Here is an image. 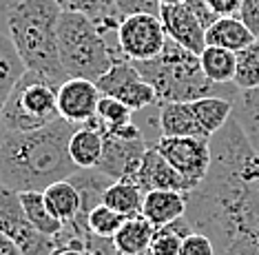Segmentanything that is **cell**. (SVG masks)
I'll list each match as a JSON object with an SVG mask.
<instances>
[{
    "label": "cell",
    "instance_id": "cell-17",
    "mask_svg": "<svg viewBox=\"0 0 259 255\" xmlns=\"http://www.w3.org/2000/svg\"><path fill=\"white\" fill-rule=\"evenodd\" d=\"M62 11H78L91 18L104 35H115L122 16L115 7V0H56Z\"/></svg>",
    "mask_w": 259,
    "mask_h": 255
},
{
    "label": "cell",
    "instance_id": "cell-3",
    "mask_svg": "<svg viewBox=\"0 0 259 255\" xmlns=\"http://www.w3.org/2000/svg\"><path fill=\"white\" fill-rule=\"evenodd\" d=\"M62 9L56 0H16L5 9V25L27 71L42 76L56 89L69 80L58 51Z\"/></svg>",
    "mask_w": 259,
    "mask_h": 255
},
{
    "label": "cell",
    "instance_id": "cell-31",
    "mask_svg": "<svg viewBox=\"0 0 259 255\" xmlns=\"http://www.w3.org/2000/svg\"><path fill=\"white\" fill-rule=\"evenodd\" d=\"M126 217L122 213H117L113 209H109L107 204L100 202L96 209L89 213V231L93 235H100V238H111L120 231V227L124 224Z\"/></svg>",
    "mask_w": 259,
    "mask_h": 255
},
{
    "label": "cell",
    "instance_id": "cell-37",
    "mask_svg": "<svg viewBox=\"0 0 259 255\" xmlns=\"http://www.w3.org/2000/svg\"><path fill=\"white\" fill-rule=\"evenodd\" d=\"M0 255H20L18 246H16L5 233H0Z\"/></svg>",
    "mask_w": 259,
    "mask_h": 255
},
{
    "label": "cell",
    "instance_id": "cell-21",
    "mask_svg": "<svg viewBox=\"0 0 259 255\" xmlns=\"http://www.w3.org/2000/svg\"><path fill=\"white\" fill-rule=\"evenodd\" d=\"M42 195H45L47 209L54 213L62 224L73 222L75 217H78V213L82 209V198H80L78 187H75L69 177L67 180H60V182L49 185L42 191Z\"/></svg>",
    "mask_w": 259,
    "mask_h": 255
},
{
    "label": "cell",
    "instance_id": "cell-39",
    "mask_svg": "<svg viewBox=\"0 0 259 255\" xmlns=\"http://www.w3.org/2000/svg\"><path fill=\"white\" fill-rule=\"evenodd\" d=\"M135 255H155V253H153V248L149 246V248H144V251H140V253H135Z\"/></svg>",
    "mask_w": 259,
    "mask_h": 255
},
{
    "label": "cell",
    "instance_id": "cell-25",
    "mask_svg": "<svg viewBox=\"0 0 259 255\" xmlns=\"http://www.w3.org/2000/svg\"><path fill=\"white\" fill-rule=\"evenodd\" d=\"M102 204L122 213L124 217H133L142 213L144 191L131 180H115L102 195Z\"/></svg>",
    "mask_w": 259,
    "mask_h": 255
},
{
    "label": "cell",
    "instance_id": "cell-20",
    "mask_svg": "<svg viewBox=\"0 0 259 255\" xmlns=\"http://www.w3.org/2000/svg\"><path fill=\"white\" fill-rule=\"evenodd\" d=\"M191 109L197 118L199 127H202V133L206 138H210L233 118L235 100L224 98V96H206V98L193 100Z\"/></svg>",
    "mask_w": 259,
    "mask_h": 255
},
{
    "label": "cell",
    "instance_id": "cell-22",
    "mask_svg": "<svg viewBox=\"0 0 259 255\" xmlns=\"http://www.w3.org/2000/svg\"><path fill=\"white\" fill-rule=\"evenodd\" d=\"M153 233H155V227L140 213V215L126 217L120 231L113 235V244L120 255H135L151 246Z\"/></svg>",
    "mask_w": 259,
    "mask_h": 255
},
{
    "label": "cell",
    "instance_id": "cell-5",
    "mask_svg": "<svg viewBox=\"0 0 259 255\" xmlns=\"http://www.w3.org/2000/svg\"><path fill=\"white\" fill-rule=\"evenodd\" d=\"M58 51L69 78L98 82L122 53L109 43L91 18L78 11H62L58 25Z\"/></svg>",
    "mask_w": 259,
    "mask_h": 255
},
{
    "label": "cell",
    "instance_id": "cell-23",
    "mask_svg": "<svg viewBox=\"0 0 259 255\" xmlns=\"http://www.w3.org/2000/svg\"><path fill=\"white\" fill-rule=\"evenodd\" d=\"M204 76L215 85H233L235 71H237V53L224 47L206 45V49L199 53Z\"/></svg>",
    "mask_w": 259,
    "mask_h": 255
},
{
    "label": "cell",
    "instance_id": "cell-32",
    "mask_svg": "<svg viewBox=\"0 0 259 255\" xmlns=\"http://www.w3.org/2000/svg\"><path fill=\"white\" fill-rule=\"evenodd\" d=\"M180 255H215V246L210 238L202 231H191L180 246Z\"/></svg>",
    "mask_w": 259,
    "mask_h": 255
},
{
    "label": "cell",
    "instance_id": "cell-18",
    "mask_svg": "<svg viewBox=\"0 0 259 255\" xmlns=\"http://www.w3.org/2000/svg\"><path fill=\"white\" fill-rule=\"evenodd\" d=\"M104 135L91 124L78 127L69 140V156L78 169H96L102 160Z\"/></svg>",
    "mask_w": 259,
    "mask_h": 255
},
{
    "label": "cell",
    "instance_id": "cell-14",
    "mask_svg": "<svg viewBox=\"0 0 259 255\" xmlns=\"http://www.w3.org/2000/svg\"><path fill=\"white\" fill-rule=\"evenodd\" d=\"M160 20H162L164 31H166L168 38L175 40L178 45H182L184 49L197 53V56L206 49V29L186 3L162 5Z\"/></svg>",
    "mask_w": 259,
    "mask_h": 255
},
{
    "label": "cell",
    "instance_id": "cell-34",
    "mask_svg": "<svg viewBox=\"0 0 259 255\" xmlns=\"http://www.w3.org/2000/svg\"><path fill=\"white\" fill-rule=\"evenodd\" d=\"M239 18L248 25L255 35H259V0H241Z\"/></svg>",
    "mask_w": 259,
    "mask_h": 255
},
{
    "label": "cell",
    "instance_id": "cell-41",
    "mask_svg": "<svg viewBox=\"0 0 259 255\" xmlns=\"http://www.w3.org/2000/svg\"><path fill=\"white\" fill-rule=\"evenodd\" d=\"M257 38H259V35H257Z\"/></svg>",
    "mask_w": 259,
    "mask_h": 255
},
{
    "label": "cell",
    "instance_id": "cell-11",
    "mask_svg": "<svg viewBox=\"0 0 259 255\" xmlns=\"http://www.w3.org/2000/svg\"><path fill=\"white\" fill-rule=\"evenodd\" d=\"M58 96V114L62 120L82 127L96 116L98 102L102 98L98 85L84 78H69L64 80L56 91Z\"/></svg>",
    "mask_w": 259,
    "mask_h": 255
},
{
    "label": "cell",
    "instance_id": "cell-12",
    "mask_svg": "<svg viewBox=\"0 0 259 255\" xmlns=\"http://www.w3.org/2000/svg\"><path fill=\"white\" fill-rule=\"evenodd\" d=\"M131 182H135L144 193L157 191V189H173V191H184L191 193L195 185L188 182L184 175H180L170 164L164 160V156L155 149V144H149L144 151L142 162H140L138 171L133 173Z\"/></svg>",
    "mask_w": 259,
    "mask_h": 255
},
{
    "label": "cell",
    "instance_id": "cell-16",
    "mask_svg": "<svg viewBox=\"0 0 259 255\" xmlns=\"http://www.w3.org/2000/svg\"><path fill=\"white\" fill-rule=\"evenodd\" d=\"M257 35L250 31L248 25L241 20L239 16H228V18H217V20L206 29V45L224 47L231 51H241L244 47L255 43Z\"/></svg>",
    "mask_w": 259,
    "mask_h": 255
},
{
    "label": "cell",
    "instance_id": "cell-26",
    "mask_svg": "<svg viewBox=\"0 0 259 255\" xmlns=\"http://www.w3.org/2000/svg\"><path fill=\"white\" fill-rule=\"evenodd\" d=\"M233 116L239 122L241 131H244L246 140L250 142V147L259 153V87L237 93Z\"/></svg>",
    "mask_w": 259,
    "mask_h": 255
},
{
    "label": "cell",
    "instance_id": "cell-4",
    "mask_svg": "<svg viewBox=\"0 0 259 255\" xmlns=\"http://www.w3.org/2000/svg\"><path fill=\"white\" fill-rule=\"evenodd\" d=\"M142 78L153 87L157 104L162 102H193L206 96H224L235 100L239 89L235 85H215L204 76L199 56L184 49L175 40H166L160 56L133 62Z\"/></svg>",
    "mask_w": 259,
    "mask_h": 255
},
{
    "label": "cell",
    "instance_id": "cell-35",
    "mask_svg": "<svg viewBox=\"0 0 259 255\" xmlns=\"http://www.w3.org/2000/svg\"><path fill=\"white\" fill-rule=\"evenodd\" d=\"M213 14L217 18H228V16H239L241 0H206Z\"/></svg>",
    "mask_w": 259,
    "mask_h": 255
},
{
    "label": "cell",
    "instance_id": "cell-40",
    "mask_svg": "<svg viewBox=\"0 0 259 255\" xmlns=\"http://www.w3.org/2000/svg\"><path fill=\"white\" fill-rule=\"evenodd\" d=\"M0 131H3V118H0Z\"/></svg>",
    "mask_w": 259,
    "mask_h": 255
},
{
    "label": "cell",
    "instance_id": "cell-7",
    "mask_svg": "<svg viewBox=\"0 0 259 255\" xmlns=\"http://www.w3.org/2000/svg\"><path fill=\"white\" fill-rule=\"evenodd\" d=\"M0 233L18 246L20 255H54L56 240L45 235L27 220L20 193L0 182Z\"/></svg>",
    "mask_w": 259,
    "mask_h": 255
},
{
    "label": "cell",
    "instance_id": "cell-9",
    "mask_svg": "<svg viewBox=\"0 0 259 255\" xmlns=\"http://www.w3.org/2000/svg\"><path fill=\"white\" fill-rule=\"evenodd\" d=\"M155 149L180 175H184L195 187L206 177L213 162L210 138L202 135H160Z\"/></svg>",
    "mask_w": 259,
    "mask_h": 255
},
{
    "label": "cell",
    "instance_id": "cell-15",
    "mask_svg": "<svg viewBox=\"0 0 259 255\" xmlns=\"http://www.w3.org/2000/svg\"><path fill=\"white\" fill-rule=\"evenodd\" d=\"M186 206H188V193L173 191V189H157V191L144 193L142 215L157 229L184 217Z\"/></svg>",
    "mask_w": 259,
    "mask_h": 255
},
{
    "label": "cell",
    "instance_id": "cell-27",
    "mask_svg": "<svg viewBox=\"0 0 259 255\" xmlns=\"http://www.w3.org/2000/svg\"><path fill=\"white\" fill-rule=\"evenodd\" d=\"M27 71L25 62L20 60L18 51H16L14 43L9 40L7 33H0V109L7 102L9 93L14 91L16 82L20 76Z\"/></svg>",
    "mask_w": 259,
    "mask_h": 255
},
{
    "label": "cell",
    "instance_id": "cell-8",
    "mask_svg": "<svg viewBox=\"0 0 259 255\" xmlns=\"http://www.w3.org/2000/svg\"><path fill=\"white\" fill-rule=\"evenodd\" d=\"M168 35L164 31L160 16L135 14L124 16L115 31V45L124 58L133 62L151 60L160 56Z\"/></svg>",
    "mask_w": 259,
    "mask_h": 255
},
{
    "label": "cell",
    "instance_id": "cell-2",
    "mask_svg": "<svg viewBox=\"0 0 259 255\" xmlns=\"http://www.w3.org/2000/svg\"><path fill=\"white\" fill-rule=\"evenodd\" d=\"M75 124L58 118L33 131H5L0 138V182L14 191H45L71 177L78 167L69 156Z\"/></svg>",
    "mask_w": 259,
    "mask_h": 255
},
{
    "label": "cell",
    "instance_id": "cell-6",
    "mask_svg": "<svg viewBox=\"0 0 259 255\" xmlns=\"http://www.w3.org/2000/svg\"><path fill=\"white\" fill-rule=\"evenodd\" d=\"M58 89L42 76L25 71L0 109L5 131H33L60 118L58 114Z\"/></svg>",
    "mask_w": 259,
    "mask_h": 255
},
{
    "label": "cell",
    "instance_id": "cell-19",
    "mask_svg": "<svg viewBox=\"0 0 259 255\" xmlns=\"http://www.w3.org/2000/svg\"><path fill=\"white\" fill-rule=\"evenodd\" d=\"M157 127L160 135H206L202 133L191 102H162L157 114Z\"/></svg>",
    "mask_w": 259,
    "mask_h": 255
},
{
    "label": "cell",
    "instance_id": "cell-29",
    "mask_svg": "<svg viewBox=\"0 0 259 255\" xmlns=\"http://www.w3.org/2000/svg\"><path fill=\"white\" fill-rule=\"evenodd\" d=\"M193 231L191 222L186 217L166 224V227H157L151 240V248L155 255H180L182 240Z\"/></svg>",
    "mask_w": 259,
    "mask_h": 255
},
{
    "label": "cell",
    "instance_id": "cell-13",
    "mask_svg": "<svg viewBox=\"0 0 259 255\" xmlns=\"http://www.w3.org/2000/svg\"><path fill=\"white\" fill-rule=\"evenodd\" d=\"M149 149L144 138L138 140H120L104 135V151L98 164V171L109 175L111 180H131L142 162L144 151Z\"/></svg>",
    "mask_w": 259,
    "mask_h": 255
},
{
    "label": "cell",
    "instance_id": "cell-38",
    "mask_svg": "<svg viewBox=\"0 0 259 255\" xmlns=\"http://www.w3.org/2000/svg\"><path fill=\"white\" fill-rule=\"evenodd\" d=\"M186 0H160V5H182Z\"/></svg>",
    "mask_w": 259,
    "mask_h": 255
},
{
    "label": "cell",
    "instance_id": "cell-28",
    "mask_svg": "<svg viewBox=\"0 0 259 255\" xmlns=\"http://www.w3.org/2000/svg\"><path fill=\"white\" fill-rule=\"evenodd\" d=\"M20 202H22V209H25L27 220L31 222L40 233L56 238V235L62 231L64 224L58 220L49 209H47L42 191H22L20 193Z\"/></svg>",
    "mask_w": 259,
    "mask_h": 255
},
{
    "label": "cell",
    "instance_id": "cell-1",
    "mask_svg": "<svg viewBox=\"0 0 259 255\" xmlns=\"http://www.w3.org/2000/svg\"><path fill=\"white\" fill-rule=\"evenodd\" d=\"M210 169L188 193L186 220L215 255H259V153L235 116L210 135Z\"/></svg>",
    "mask_w": 259,
    "mask_h": 255
},
{
    "label": "cell",
    "instance_id": "cell-24",
    "mask_svg": "<svg viewBox=\"0 0 259 255\" xmlns=\"http://www.w3.org/2000/svg\"><path fill=\"white\" fill-rule=\"evenodd\" d=\"M133 114L135 111L128 109L124 102H120V100H115V98H109V96H102L98 102L96 116L87 124L96 127L102 135H113L120 131V129L133 124Z\"/></svg>",
    "mask_w": 259,
    "mask_h": 255
},
{
    "label": "cell",
    "instance_id": "cell-10",
    "mask_svg": "<svg viewBox=\"0 0 259 255\" xmlns=\"http://www.w3.org/2000/svg\"><path fill=\"white\" fill-rule=\"evenodd\" d=\"M96 85L102 96L120 100V102H124L128 109H133V111H142L146 106L157 102V96H155V91H153V87L142 78V74L138 71L133 60H128L124 56L115 58L113 67H111Z\"/></svg>",
    "mask_w": 259,
    "mask_h": 255
},
{
    "label": "cell",
    "instance_id": "cell-33",
    "mask_svg": "<svg viewBox=\"0 0 259 255\" xmlns=\"http://www.w3.org/2000/svg\"><path fill=\"white\" fill-rule=\"evenodd\" d=\"M115 7L120 16H135V14H153L160 16V0H115Z\"/></svg>",
    "mask_w": 259,
    "mask_h": 255
},
{
    "label": "cell",
    "instance_id": "cell-36",
    "mask_svg": "<svg viewBox=\"0 0 259 255\" xmlns=\"http://www.w3.org/2000/svg\"><path fill=\"white\" fill-rule=\"evenodd\" d=\"M186 5L191 7V11L197 16V20L204 25V29H208L217 20V16L213 14V9L206 5V0H186Z\"/></svg>",
    "mask_w": 259,
    "mask_h": 255
},
{
    "label": "cell",
    "instance_id": "cell-30",
    "mask_svg": "<svg viewBox=\"0 0 259 255\" xmlns=\"http://www.w3.org/2000/svg\"><path fill=\"white\" fill-rule=\"evenodd\" d=\"M235 87L239 91L259 87V38L248 47L237 51V71H235Z\"/></svg>",
    "mask_w": 259,
    "mask_h": 255
}]
</instances>
